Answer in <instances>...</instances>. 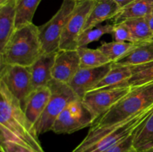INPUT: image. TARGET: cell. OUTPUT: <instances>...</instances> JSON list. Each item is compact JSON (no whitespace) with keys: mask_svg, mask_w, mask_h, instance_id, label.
I'll use <instances>...</instances> for the list:
<instances>
[{"mask_svg":"<svg viewBox=\"0 0 153 152\" xmlns=\"http://www.w3.org/2000/svg\"><path fill=\"white\" fill-rule=\"evenodd\" d=\"M152 110L153 106L113 126L91 128L85 138L72 152H103L108 150L135 132L148 119Z\"/></svg>","mask_w":153,"mask_h":152,"instance_id":"2","label":"cell"},{"mask_svg":"<svg viewBox=\"0 0 153 152\" xmlns=\"http://www.w3.org/2000/svg\"><path fill=\"white\" fill-rule=\"evenodd\" d=\"M1 152H34L26 147L13 142H0Z\"/></svg>","mask_w":153,"mask_h":152,"instance_id":"29","label":"cell"},{"mask_svg":"<svg viewBox=\"0 0 153 152\" xmlns=\"http://www.w3.org/2000/svg\"><path fill=\"white\" fill-rule=\"evenodd\" d=\"M120 10V8L114 0H96L84 30L100 25L101 22L108 19H112Z\"/></svg>","mask_w":153,"mask_h":152,"instance_id":"17","label":"cell"},{"mask_svg":"<svg viewBox=\"0 0 153 152\" xmlns=\"http://www.w3.org/2000/svg\"><path fill=\"white\" fill-rule=\"evenodd\" d=\"M96 118L81 98L71 101L58 116L52 128L57 134H70L92 126Z\"/></svg>","mask_w":153,"mask_h":152,"instance_id":"7","label":"cell"},{"mask_svg":"<svg viewBox=\"0 0 153 152\" xmlns=\"http://www.w3.org/2000/svg\"><path fill=\"white\" fill-rule=\"evenodd\" d=\"M150 40V41H152V42H153V36L152 37H151L150 38V40Z\"/></svg>","mask_w":153,"mask_h":152,"instance_id":"33","label":"cell"},{"mask_svg":"<svg viewBox=\"0 0 153 152\" xmlns=\"http://www.w3.org/2000/svg\"><path fill=\"white\" fill-rule=\"evenodd\" d=\"M137 152H153V147L150 148L149 149H146V150L140 151H137Z\"/></svg>","mask_w":153,"mask_h":152,"instance_id":"31","label":"cell"},{"mask_svg":"<svg viewBox=\"0 0 153 152\" xmlns=\"http://www.w3.org/2000/svg\"><path fill=\"white\" fill-rule=\"evenodd\" d=\"M43 53L39 27L30 23L15 30L4 49L0 52V65L30 67Z\"/></svg>","mask_w":153,"mask_h":152,"instance_id":"3","label":"cell"},{"mask_svg":"<svg viewBox=\"0 0 153 152\" xmlns=\"http://www.w3.org/2000/svg\"><path fill=\"white\" fill-rule=\"evenodd\" d=\"M74 1H83V0H74Z\"/></svg>","mask_w":153,"mask_h":152,"instance_id":"34","label":"cell"},{"mask_svg":"<svg viewBox=\"0 0 153 152\" xmlns=\"http://www.w3.org/2000/svg\"><path fill=\"white\" fill-rule=\"evenodd\" d=\"M133 145L137 151L153 147V110L148 119L136 131Z\"/></svg>","mask_w":153,"mask_h":152,"instance_id":"20","label":"cell"},{"mask_svg":"<svg viewBox=\"0 0 153 152\" xmlns=\"http://www.w3.org/2000/svg\"><path fill=\"white\" fill-rule=\"evenodd\" d=\"M134 43L129 42H104L100 45V46H99L98 49H100L105 56H107L111 61L115 62L119 58L123 56L126 53H127L134 46Z\"/></svg>","mask_w":153,"mask_h":152,"instance_id":"26","label":"cell"},{"mask_svg":"<svg viewBox=\"0 0 153 152\" xmlns=\"http://www.w3.org/2000/svg\"><path fill=\"white\" fill-rule=\"evenodd\" d=\"M131 69L132 75L126 82L123 83L124 85L135 87L153 83V61L140 65L131 66Z\"/></svg>","mask_w":153,"mask_h":152,"instance_id":"23","label":"cell"},{"mask_svg":"<svg viewBox=\"0 0 153 152\" xmlns=\"http://www.w3.org/2000/svg\"><path fill=\"white\" fill-rule=\"evenodd\" d=\"M111 34L113 36L114 41L135 43L129 30L123 23L114 24V29Z\"/></svg>","mask_w":153,"mask_h":152,"instance_id":"27","label":"cell"},{"mask_svg":"<svg viewBox=\"0 0 153 152\" xmlns=\"http://www.w3.org/2000/svg\"><path fill=\"white\" fill-rule=\"evenodd\" d=\"M51 95V89L47 85L34 89L27 98L23 110L27 119L34 127L44 112Z\"/></svg>","mask_w":153,"mask_h":152,"instance_id":"13","label":"cell"},{"mask_svg":"<svg viewBox=\"0 0 153 152\" xmlns=\"http://www.w3.org/2000/svg\"><path fill=\"white\" fill-rule=\"evenodd\" d=\"M113 29L114 24H105L103 25H96V26L88 28V29L84 30L81 33L79 39H78V46L79 47H86L91 43L100 40L105 34H111Z\"/></svg>","mask_w":153,"mask_h":152,"instance_id":"25","label":"cell"},{"mask_svg":"<svg viewBox=\"0 0 153 152\" xmlns=\"http://www.w3.org/2000/svg\"><path fill=\"white\" fill-rule=\"evenodd\" d=\"M131 89L130 86L122 85L94 89L87 92L82 100L97 119L126 96Z\"/></svg>","mask_w":153,"mask_h":152,"instance_id":"10","label":"cell"},{"mask_svg":"<svg viewBox=\"0 0 153 152\" xmlns=\"http://www.w3.org/2000/svg\"><path fill=\"white\" fill-rule=\"evenodd\" d=\"M16 0H8L0 5V52L16 30Z\"/></svg>","mask_w":153,"mask_h":152,"instance_id":"16","label":"cell"},{"mask_svg":"<svg viewBox=\"0 0 153 152\" xmlns=\"http://www.w3.org/2000/svg\"><path fill=\"white\" fill-rule=\"evenodd\" d=\"M41 0H16L15 28H19L32 23L34 13Z\"/></svg>","mask_w":153,"mask_h":152,"instance_id":"21","label":"cell"},{"mask_svg":"<svg viewBox=\"0 0 153 152\" xmlns=\"http://www.w3.org/2000/svg\"><path fill=\"white\" fill-rule=\"evenodd\" d=\"M78 54L80 58L81 68H93L113 63L98 48L96 49L86 47H79Z\"/></svg>","mask_w":153,"mask_h":152,"instance_id":"22","label":"cell"},{"mask_svg":"<svg viewBox=\"0 0 153 152\" xmlns=\"http://www.w3.org/2000/svg\"><path fill=\"white\" fill-rule=\"evenodd\" d=\"M0 66V80L19 101L23 109L27 98L34 90L30 67L7 64Z\"/></svg>","mask_w":153,"mask_h":152,"instance_id":"8","label":"cell"},{"mask_svg":"<svg viewBox=\"0 0 153 152\" xmlns=\"http://www.w3.org/2000/svg\"><path fill=\"white\" fill-rule=\"evenodd\" d=\"M153 0H135L120 10L119 13L112 19L113 24L122 23L132 18L146 17L151 14Z\"/></svg>","mask_w":153,"mask_h":152,"instance_id":"18","label":"cell"},{"mask_svg":"<svg viewBox=\"0 0 153 152\" xmlns=\"http://www.w3.org/2000/svg\"><path fill=\"white\" fill-rule=\"evenodd\" d=\"M116 1L117 4H118V6L120 7V8L122 9L123 7H126L127 5H128L129 4H131V2H133L135 0H114Z\"/></svg>","mask_w":153,"mask_h":152,"instance_id":"30","label":"cell"},{"mask_svg":"<svg viewBox=\"0 0 153 152\" xmlns=\"http://www.w3.org/2000/svg\"><path fill=\"white\" fill-rule=\"evenodd\" d=\"M153 106V83L131 87V91L107 112L97 118L91 128L113 126Z\"/></svg>","mask_w":153,"mask_h":152,"instance_id":"4","label":"cell"},{"mask_svg":"<svg viewBox=\"0 0 153 152\" xmlns=\"http://www.w3.org/2000/svg\"><path fill=\"white\" fill-rule=\"evenodd\" d=\"M0 95V142L16 143L34 152H45L19 101L1 80Z\"/></svg>","mask_w":153,"mask_h":152,"instance_id":"1","label":"cell"},{"mask_svg":"<svg viewBox=\"0 0 153 152\" xmlns=\"http://www.w3.org/2000/svg\"><path fill=\"white\" fill-rule=\"evenodd\" d=\"M48 86L52 92L50 99L44 112L34 125L38 136L52 131L55 120L61 112L71 101L79 98L67 83L52 79Z\"/></svg>","mask_w":153,"mask_h":152,"instance_id":"5","label":"cell"},{"mask_svg":"<svg viewBox=\"0 0 153 152\" xmlns=\"http://www.w3.org/2000/svg\"><path fill=\"white\" fill-rule=\"evenodd\" d=\"M57 52H43L30 66L34 89L47 86L53 79L52 72Z\"/></svg>","mask_w":153,"mask_h":152,"instance_id":"14","label":"cell"},{"mask_svg":"<svg viewBox=\"0 0 153 152\" xmlns=\"http://www.w3.org/2000/svg\"><path fill=\"white\" fill-rule=\"evenodd\" d=\"M131 75L132 72H131V66L118 65L113 62L110 71L92 90L109 87V86H117L124 82H126L131 77Z\"/></svg>","mask_w":153,"mask_h":152,"instance_id":"19","label":"cell"},{"mask_svg":"<svg viewBox=\"0 0 153 152\" xmlns=\"http://www.w3.org/2000/svg\"><path fill=\"white\" fill-rule=\"evenodd\" d=\"M95 1L96 0L78 1L61 36L59 50H77L78 39L83 31Z\"/></svg>","mask_w":153,"mask_h":152,"instance_id":"9","label":"cell"},{"mask_svg":"<svg viewBox=\"0 0 153 152\" xmlns=\"http://www.w3.org/2000/svg\"><path fill=\"white\" fill-rule=\"evenodd\" d=\"M122 23H123L129 30L135 43L150 40L153 36L146 20V17L128 19Z\"/></svg>","mask_w":153,"mask_h":152,"instance_id":"24","label":"cell"},{"mask_svg":"<svg viewBox=\"0 0 153 152\" xmlns=\"http://www.w3.org/2000/svg\"><path fill=\"white\" fill-rule=\"evenodd\" d=\"M153 61V42L150 40L134 43L127 53L114 62L118 65L136 66Z\"/></svg>","mask_w":153,"mask_h":152,"instance_id":"15","label":"cell"},{"mask_svg":"<svg viewBox=\"0 0 153 152\" xmlns=\"http://www.w3.org/2000/svg\"><path fill=\"white\" fill-rule=\"evenodd\" d=\"M135 132L133 133L131 135L123 140L122 142L117 143V145L112 146L111 148L103 152H137V151L134 149V145H133V141H134Z\"/></svg>","mask_w":153,"mask_h":152,"instance_id":"28","label":"cell"},{"mask_svg":"<svg viewBox=\"0 0 153 152\" xmlns=\"http://www.w3.org/2000/svg\"><path fill=\"white\" fill-rule=\"evenodd\" d=\"M151 14L153 15V7H152V13H151Z\"/></svg>","mask_w":153,"mask_h":152,"instance_id":"35","label":"cell"},{"mask_svg":"<svg viewBox=\"0 0 153 152\" xmlns=\"http://www.w3.org/2000/svg\"><path fill=\"white\" fill-rule=\"evenodd\" d=\"M77 2L74 0H64L52 19L39 26V36L43 52L51 53L59 51L61 36Z\"/></svg>","mask_w":153,"mask_h":152,"instance_id":"6","label":"cell"},{"mask_svg":"<svg viewBox=\"0 0 153 152\" xmlns=\"http://www.w3.org/2000/svg\"><path fill=\"white\" fill-rule=\"evenodd\" d=\"M113 63L93 68H80L68 83L73 92L82 99L92 90L111 70Z\"/></svg>","mask_w":153,"mask_h":152,"instance_id":"11","label":"cell"},{"mask_svg":"<svg viewBox=\"0 0 153 152\" xmlns=\"http://www.w3.org/2000/svg\"><path fill=\"white\" fill-rule=\"evenodd\" d=\"M8 0H0V5L2 4H4V3H5L6 1H7Z\"/></svg>","mask_w":153,"mask_h":152,"instance_id":"32","label":"cell"},{"mask_svg":"<svg viewBox=\"0 0 153 152\" xmlns=\"http://www.w3.org/2000/svg\"><path fill=\"white\" fill-rule=\"evenodd\" d=\"M80 68V58L77 50H59L52 68V78L68 84Z\"/></svg>","mask_w":153,"mask_h":152,"instance_id":"12","label":"cell"}]
</instances>
